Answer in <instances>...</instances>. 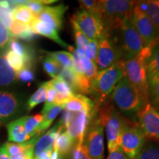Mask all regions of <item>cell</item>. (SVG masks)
Returning <instances> with one entry per match:
<instances>
[{"mask_svg": "<svg viewBox=\"0 0 159 159\" xmlns=\"http://www.w3.org/2000/svg\"><path fill=\"white\" fill-rule=\"evenodd\" d=\"M74 144V141L69 136L66 131H63L57 135L55 139L53 150L58 152L60 155L65 156L70 152Z\"/></svg>", "mask_w": 159, "mask_h": 159, "instance_id": "27", "label": "cell"}, {"mask_svg": "<svg viewBox=\"0 0 159 159\" xmlns=\"http://www.w3.org/2000/svg\"><path fill=\"white\" fill-rule=\"evenodd\" d=\"M107 159H131L122 152L120 148L109 152V155Z\"/></svg>", "mask_w": 159, "mask_h": 159, "instance_id": "46", "label": "cell"}, {"mask_svg": "<svg viewBox=\"0 0 159 159\" xmlns=\"http://www.w3.org/2000/svg\"><path fill=\"white\" fill-rule=\"evenodd\" d=\"M135 159H159V144L152 141L146 142Z\"/></svg>", "mask_w": 159, "mask_h": 159, "instance_id": "30", "label": "cell"}, {"mask_svg": "<svg viewBox=\"0 0 159 159\" xmlns=\"http://www.w3.org/2000/svg\"><path fill=\"white\" fill-rule=\"evenodd\" d=\"M119 30L121 31L122 41L121 47L122 51V59L129 58L138 55L145 47L133 24L132 17L124 20Z\"/></svg>", "mask_w": 159, "mask_h": 159, "instance_id": "9", "label": "cell"}, {"mask_svg": "<svg viewBox=\"0 0 159 159\" xmlns=\"http://www.w3.org/2000/svg\"><path fill=\"white\" fill-rule=\"evenodd\" d=\"M0 159H11V156L7 153L4 146L0 148Z\"/></svg>", "mask_w": 159, "mask_h": 159, "instance_id": "48", "label": "cell"}, {"mask_svg": "<svg viewBox=\"0 0 159 159\" xmlns=\"http://www.w3.org/2000/svg\"><path fill=\"white\" fill-rule=\"evenodd\" d=\"M132 21L140 35L145 47L152 49L159 43V33L144 12L139 7L137 2L133 11Z\"/></svg>", "mask_w": 159, "mask_h": 159, "instance_id": "8", "label": "cell"}, {"mask_svg": "<svg viewBox=\"0 0 159 159\" xmlns=\"http://www.w3.org/2000/svg\"><path fill=\"white\" fill-rule=\"evenodd\" d=\"M57 77L62 78L65 82L68 83L75 94L77 92V75L72 68H61Z\"/></svg>", "mask_w": 159, "mask_h": 159, "instance_id": "32", "label": "cell"}, {"mask_svg": "<svg viewBox=\"0 0 159 159\" xmlns=\"http://www.w3.org/2000/svg\"><path fill=\"white\" fill-rule=\"evenodd\" d=\"M62 107L57 105H44L41 114H42L43 120L41 127V131L43 132L49 128L55 120V118L57 116V115L60 114L62 111Z\"/></svg>", "mask_w": 159, "mask_h": 159, "instance_id": "28", "label": "cell"}, {"mask_svg": "<svg viewBox=\"0 0 159 159\" xmlns=\"http://www.w3.org/2000/svg\"><path fill=\"white\" fill-rule=\"evenodd\" d=\"M43 52L47 56L56 61L62 68H72L73 57L71 52L66 51L48 52L43 50Z\"/></svg>", "mask_w": 159, "mask_h": 159, "instance_id": "29", "label": "cell"}, {"mask_svg": "<svg viewBox=\"0 0 159 159\" xmlns=\"http://www.w3.org/2000/svg\"><path fill=\"white\" fill-rule=\"evenodd\" d=\"M43 67L46 72L51 77H52V79L58 76L61 69L62 68L56 61L48 56L43 59Z\"/></svg>", "mask_w": 159, "mask_h": 159, "instance_id": "35", "label": "cell"}, {"mask_svg": "<svg viewBox=\"0 0 159 159\" xmlns=\"http://www.w3.org/2000/svg\"><path fill=\"white\" fill-rule=\"evenodd\" d=\"M16 80V72L9 66L5 52L0 53V87L14 84Z\"/></svg>", "mask_w": 159, "mask_h": 159, "instance_id": "22", "label": "cell"}, {"mask_svg": "<svg viewBox=\"0 0 159 159\" xmlns=\"http://www.w3.org/2000/svg\"><path fill=\"white\" fill-rule=\"evenodd\" d=\"M25 5L29 7V9L35 16L39 14L45 7L43 6V1H25Z\"/></svg>", "mask_w": 159, "mask_h": 159, "instance_id": "44", "label": "cell"}, {"mask_svg": "<svg viewBox=\"0 0 159 159\" xmlns=\"http://www.w3.org/2000/svg\"><path fill=\"white\" fill-rule=\"evenodd\" d=\"M137 118L147 139L159 144V111L148 102L139 111Z\"/></svg>", "mask_w": 159, "mask_h": 159, "instance_id": "12", "label": "cell"}, {"mask_svg": "<svg viewBox=\"0 0 159 159\" xmlns=\"http://www.w3.org/2000/svg\"><path fill=\"white\" fill-rule=\"evenodd\" d=\"M47 82H45L41 84L37 89L36 91L30 97V99L27 101V111H30L32 109H33L35 106L39 105L44 102L46 99V92H47Z\"/></svg>", "mask_w": 159, "mask_h": 159, "instance_id": "31", "label": "cell"}, {"mask_svg": "<svg viewBox=\"0 0 159 159\" xmlns=\"http://www.w3.org/2000/svg\"><path fill=\"white\" fill-rule=\"evenodd\" d=\"M23 117V125L27 134L33 138L38 137L41 134V127L43 118L42 114H35L33 116H26Z\"/></svg>", "mask_w": 159, "mask_h": 159, "instance_id": "25", "label": "cell"}, {"mask_svg": "<svg viewBox=\"0 0 159 159\" xmlns=\"http://www.w3.org/2000/svg\"><path fill=\"white\" fill-rule=\"evenodd\" d=\"M95 116V114L82 111L77 113L75 119L69 125V128L66 130V134L74 141L75 144L84 143V139L89 125L91 119Z\"/></svg>", "mask_w": 159, "mask_h": 159, "instance_id": "14", "label": "cell"}, {"mask_svg": "<svg viewBox=\"0 0 159 159\" xmlns=\"http://www.w3.org/2000/svg\"><path fill=\"white\" fill-rule=\"evenodd\" d=\"M149 102L159 111V80L149 83Z\"/></svg>", "mask_w": 159, "mask_h": 159, "instance_id": "36", "label": "cell"}, {"mask_svg": "<svg viewBox=\"0 0 159 159\" xmlns=\"http://www.w3.org/2000/svg\"><path fill=\"white\" fill-rule=\"evenodd\" d=\"M11 159H34V154L33 153H26L21 154L19 156H13Z\"/></svg>", "mask_w": 159, "mask_h": 159, "instance_id": "47", "label": "cell"}, {"mask_svg": "<svg viewBox=\"0 0 159 159\" xmlns=\"http://www.w3.org/2000/svg\"><path fill=\"white\" fill-rule=\"evenodd\" d=\"M50 159H60V154L57 151L53 150L51 155V158Z\"/></svg>", "mask_w": 159, "mask_h": 159, "instance_id": "50", "label": "cell"}, {"mask_svg": "<svg viewBox=\"0 0 159 159\" xmlns=\"http://www.w3.org/2000/svg\"><path fill=\"white\" fill-rule=\"evenodd\" d=\"M83 34L91 41H99L108 35L102 20L98 15L80 10L72 19Z\"/></svg>", "mask_w": 159, "mask_h": 159, "instance_id": "7", "label": "cell"}, {"mask_svg": "<svg viewBox=\"0 0 159 159\" xmlns=\"http://www.w3.org/2000/svg\"><path fill=\"white\" fill-rule=\"evenodd\" d=\"M9 49L15 54L21 57L27 65V67H30L32 63L33 62V52L28 47L23 44L22 43L19 42L16 39L12 37L9 43Z\"/></svg>", "mask_w": 159, "mask_h": 159, "instance_id": "24", "label": "cell"}, {"mask_svg": "<svg viewBox=\"0 0 159 159\" xmlns=\"http://www.w3.org/2000/svg\"><path fill=\"white\" fill-rule=\"evenodd\" d=\"M111 97L115 106L128 116L137 114L143 107L138 91L125 76L119 81Z\"/></svg>", "mask_w": 159, "mask_h": 159, "instance_id": "5", "label": "cell"}, {"mask_svg": "<svg viewBox=\"0 0 159 159\" xmlns=\"http://www.w3.org/2000/svg\"><path fill=\"white\" fill-rule=\"evenodd\" d=\"M63 110L70 111L72 113H80L82 111L96 114L95 104L94 101L91 100L85 95L77 94L72 98L69 99L68 102L63 104L62 106Z\"/></svg>", "mask_w": 159, "mask_h": 159, "instance_id": "17", "label": "cell"}, {"mask_svg": "<svg viewBox=\"0 0 159 159\" xmlns=\"http://www.w3.org/2000/svg\"><path fill=\"white\" fill-rule=\"evenodd\" d=\"M5 57L10 66L16 72H19L21 69L27 67V65L21 57L19 56L11 50L8 49L5 52Z\"/></svg>", "mask_w": 159, "mask_h": 159, "instance_id": "34", "label": "cell"}, {"mask_svg": "<svg viewBox=\"0 0 159 159\" xmlns=\"http://www.w3.org/2000/svg\"><path fill=\"white\" fill-rule=\"evenodd\" d=\"M0 21L5 25L7 29L9 30L11 28V26L13 21L11 9L5 8L0 6Z\"/></svg>", "mask_w": 159, "mask_h": 159, "instance_id": "41", "label": "cell"}, {"mask_svg": "<svg viewBox=\"0 0 159 159\" xmlns=\"http://www.w3.org/2000/svg\"><path fill=\"white\" fill-rule=\"evenodd\" d=\"M52 152V151H48V152H43L39 157H37L36 158L34 159H50Z\"/></svg>", "mask_w": 159, "mask_h": 159, "instance_id": "49", "label": "cell"}, {"mask_svg": "<svg viewBox=\"0 0 159 159\" xmlns=\"http://www.w3.org/2000/svg\"><path fill=\"white\" fill-rule=\"evenodd\" d=\"M49 84L56 91V97L55 99V104L62 106L63 104L68 102L72 98L75 94L69 85L61 77H57L49 81Z\"/></svg>", "mask_w": 159, "mask_h": 159, "instance_id": "19", "label": "cell"}, {"mask_svg": "<svg viewBox=\"0 0 159 159\" xmlns=\"http://www.w3.org/2000/svg\"><path fill=\"white\" fill-rule=\"evenodd\" d=\"M16 79L23 83H30L34 80L35 75L30 67H25L16 73Z\"/></svg>", "mask_w": 159, "mask_h": 159, "instance_id": "40", "label": "cell"}, {"mask_svg": "<svg viewBox=\"0 0 159 159\" xmlns=\"http://www.w3.org/2000/svg\"><path fill=\"white\" fill-rule=\"evenodd\" d=\"M148 83L159 80V43L151 49L146 61Z\"/></svg>", "mask_w": 159, "mask_h": 159, "instance_id": "21", "label": "cell"}, {"mask_svg": "<svg viewBox=\"0 0 159 159\" xmlns=\"http://www.w3.org/2000/svg\"><path fill=\"white\" fill-rule=\"evenodd\" d=\"M77 114V113H72L70 112V111L64 110L62 114V116H61V120H60L59 122L60 125H61V126H63V128L66 130V129L69 128L71 122L73 121V119H75V117L76 116Z\"/></svg>", "mask_w": 159, "mask_h": 159, "instance_id": "43", "label": "cell"}, {"mask_svg": "<svg viewBox=\"0 0 159 159\" xmlns=\"http://www.w3.org/2000/svg\"><path fill=\"white\" fill-rule=\"evenodd\" d=\"M150 51L151 49L144 47L136 56L122 59L125 76L138 91L143 106L149 102V83L146 61Z\"/></svg>", "mask_w": 159, "mask_h": 159, "instance_id": "1", "label": "cell"}, {"mask_svg": "<svg viewBox=\"0 0 159 159\" xmlns=\"http://www.w3.org/2000/svg\"><path fill=\"white\" fill-rule=\"evenodd\" d=\"M122 58V49L110 37L105 35L98 41V50L95 63L98 71H102L118 63Z\"/></svg>", "mask_w": 159, "mask_h": 159, "instance_id": "11", "label": "cell"}, {"mask_svg": "<svg viewBox=\"0 0 159 159\" xmlns=\"http://www.w3.org/2000/svg\"><path fill=\"white\" fill-rule=\"evenodd\" d=\"M7 130L10 142L23 144L33 139V137L26 133L23 125V117L8 123Z\"/></svg>", "mask_w": 159, "mask_h": 159, "instance_id": "20", "label": "cell"}, {"mask_svg": "<svg viewBox=\"0 0 159 159\" xmlns=\"http://www.w3.org/2000/svg\"><path fill=\"white\" fill-rule=\"evenodd\" d=\"M13 21L30 25L35 19V16L25 4H19L12 10Z\"/></svg>", "mask_w": 159, "mask_h": 159, "instance_id": "26", "label": "cell"}, {"mask_svg": "<svg viewBox=\"0 0 159 159\" xmlns=\"http://www.w3.org/2000/svg\"><path fill=\"white\" fill-rule=\"evenodd\" d=\"M72 159H91L84 143L75 144L72 152Z\"/></svg>", "mask_w": 159, "mask_h": 159, "instance_id": "39", "label": "cell"}, {"mask_svg": "<svg viewBox=\"0 0 159 159\" xmlns=\"http://www.w3.org/2000/svg\"><path fill=\"white\" fill-rule=\"evenodd\" d=\"M97 50H98V41H90V43L85 50L84 51L85 56L91 61H94L95 63L97 54Z\"/></svg>", "mask_w": 159, "mask_h": 159, "instance_id": "42", "label": "cell"}, {"mask_svg": "<svg viewBox=\"0 0 159 159\" xmlns=\"http://www.w3.org/2000/svg\"><path fill=\"white\" fill-rule=\"evenodd\" d=\"M68 6L63 4L55 7H44L35 17L58 31L62 27L63 18Z\"/></svg>", "mask_w": 159, "mask_h": 159, "instance_id": "15", "label": "cell"}, {"mask_svg": "<svg viewBox=\"0 0 159 159\" xmlns=\"http://www.w3.org/2000/svg\"><path fill=\"white\" fill-rule=\"evenodd\" d=\"M63 127L61 126L58 122L45 134H43L41 138L37 139L34 148V158H36L43 152L53 151L55 139L57 135L63 132Z\"/></svg>", "mask_w": 159, "mask_h": 159, "instance_id": "16", "label": "cell"}, {"mask_svg": "<svg viewBox=\"0 0 159 159\" xmlns=\"http://www.w3.org/2000/svg\"><path fill=\"white\" fill-rule=\"evenodd\" d=\"M124 76L122 59L109 68L99 71L91 84L90 92L95 99V110L97 111L106 101L107 97L111 94Z\"/></svg>", "mask_w": 159, "mask_h": 159, "instance_id": "2", "label": "cell"}, {"mask_svg": "<svg viewBox=\"0 0 159 159\" xmlns=\"http://www.w3.org/2000/svg\"><path fill=\"white\" fill-rule=\"evenodd\" d=\"M71 24H72L73 31H74V35L75 39V43H76L77 49L80 50L85 51L88 47L89 43H90V39H89L80 30L78 25L75 22L74 20H71Z\"/></svg>", "mask_w": 159, "mask_h": 159, "instance_id": "33", "label": "cell"}, {"mask_svg": "<svg viewBox=\"0 0 159 159\" xmlns=\"http://www.w3.org/2000/svg\"><path fill=\"white\" fill-rule=\"evenodd\" d=\"M146 142V136L138 123L128 119L119 138V148L129 158L135 159Z\"/></svg>", "mask_w": 159, "mask_h": 159, "instance_id": "6", "label": "cell"}, {"mask_svg": "<svg viewBox=\"0 0 159 159\" xmlns=\"http://www.w3.org/2000/svg\"><path fill=\"white\" fill-rule=\"evenodd\" d=\"M137 5L146 13L159 33V0L139 2Z\"/></svg>", "mask_w": 159, "mask_h": 159, "instance_id": "23", "label": "cell"}, {"mask_svg": "<svg viewBox=\"0 0 159 159\" xmlns=\"http://www.w3.org/2000/svg\"><path fill=\"white\" fill-rule=\"evenodd\" d=\"M84 144L91 159L104 157V127L97 115L91 119L85 134Z\"/></svg>", "mask_w": 159, "mask_h": 159, "instance_id": "10", "label": "cell"}, {"mask_svg": "<svg viewBox=\"0 0 159 159\" xmlns=\"http://www.w3.org/2000/svg\"><path fill=\"white\" fill-rule=\"evenodd\" d=\"M56 97V91L51 86L49 81L47 82V92H46V99L44 105H52L55 104V99Z\"/></svg>", "mask_w": 159, "mask_h": 159, "instance_id": "45", "label": "cell"}, {"mask_svg": "<svg viewBox=\"0 0 159 159\" xmlns=\"http://www.w3.org/2000/svg\"><path fill=\"white\" fill-rule=\"evenodd\" d=\"M136 2L128 0H102L100 1L99 16L108 34L119 29L123 21L133 16Z\"/></svg>", "mask_w": 159, "mask_h": 159, "instance_id": "3", "label": "cell"}, {"mask_svg": "<svg viewBox=\"0 0 159 159\" xmlns=\"http://www.w3.org/2000/svg\"><path fill=\"white\" fill-rule=\"evenodd\" d=\"M11 38L9 30L0 21V53H5L8 50Z\"/></svg>", "mask_w": 159, "mask_h": 159, "instance_id": "37", "label": "cell"}, {"mask_svg": "<svg viewBox=\"0 0 159 159\" xmlns=\"http://www.w3.org/2000/svg\"><path fill=\"white\" fill-rule=\"evenodd\" d=\"M30 26L36 35H40L46 38H48V39L53 41L58 45L61 46L62 47H64V48L69 49L71 47V46H69L68 43H66L64 41L61 39V38L59 36L57 30L52 28L47 24L40 21L36 17L31 23Z\"/></svg>", "mask_w": 159, "mask_h": 159, "instance_id": "18", "label": "cell"}, {"mask_svg": "<svg viewBox=\"0 0 159 159\" xmlns=\"http://www.w3.org/2000/svg\"><path fill=\"white\" fill-rule=\"evenodd\" d=\"M24 108L23 97L12 91L0 89V125L14 119Z\"/></svg>", "mask_w": 159, "mask_h": 159, "instance_id": "13", "label": "cell"}, {"mask_svg": "<svg viewBox=\"0 0 159 159\" xmlns=\"http://www.w3.org/2000/svg\"><path fill=\"white\" fill-rule=\"evenodd\" d=\"M81 10H84L94 14L98 15L99 13V7H100V1L95 0H80L79 1Z\"/></svg>", "mask_w": 159, "mask_h": 159, "instance_id": "38", "label": "cell"}, {"mask_svg": "<svg viewBox=\"0 0 159 159\" xmlns=\"http://www.w3.org/2000/svg\"><path fill=\"white\" fill-rule=\"evenodd\" d=\"M97 116L105 128L109 152L119 148V138L128 119L120 115L114 105L104 102L97 110Z\"/></svg>", "mask_w": 159, "mask_h": 159, "instance_id": "4", "label": "cell"}]
</instances>
